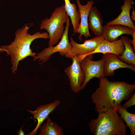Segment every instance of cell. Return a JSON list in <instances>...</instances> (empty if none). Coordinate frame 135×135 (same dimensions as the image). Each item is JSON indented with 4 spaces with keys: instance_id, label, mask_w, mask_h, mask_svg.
<instances>
[{
    "instance_id": "15",
    "label": "cell",
    "mask_w": 135,
    "mask_h": 135,
    "mask_svg": "<svg viewBox=\"0 0 135 135\" xmlns=\"http://www.w3.org/2000/svg\"><path fill=\"white\" fill-rule=\"evenodd\" d=\"M101 13L97 7L92 6L89 14L88 25L89 29L96 36H102L104 26Z\"/></svg>"
},
{
    "instance_id": "2",
    "label": "cell",
    "mask_w": 135,
    "mask_h": 135,
    "mask_svg": "<svg viewBox=\"0 0 135 135\" xmlns=\"http://www.w3.org/2000/svg\"><path fill=\"white\" fill-rule=\"evenodd\" d=\"M33 24H24L16 31L14 38L10 45L0 46V52H5L8 56L11 57L12 64L11 69L14 74L16 72L20 61L28 56L34 58L36 57L37 54L33 52L30 48V45L34 40L38 38H49L47 32H38L32 35L29 34L28 31Z\"/></svg>"
},
{
    "instance_id": "20",
    "label": "cell",
    "mask_w": 135,
    "mask_h": 135,
    "mask_svg": "<svg viewBox=\"0 0 135 135\" xmlns=\"http://www.w3.org/2000/svg\"><path fill=\"white\" fill-rule=\"evenodd\" d=\"M130 98L122 106L123 108L127 109L128 108L135 104V94H132Z\"/></svg>"
},
{
    "instance_id": "17",
    "label": "cell",
    "mask_w": 135,
    "mask_h": 135,
    "mask_svg": "<svg viewBox=\"0 0 135 135\" xmlns=\"http://www.w3.org/2000/svg\"><path fill=\"white\" fill-rule=\"evenodd\" d=\"M120 38L124 44L125 49L122 54L118 56V58L127 64L135 66V54L131 45V40L127 36H124L122 35Z\"/></svg>"
},
{
    "instance_id": "19",
    "label": "cell",
    "mask_w": 135,
    "mask_h": 135,
    "mask_svg": "<svg viewBox=\"0 0 135 135\" xmlns=\"http://www.w3.org/2000/svg\"><path fill=\"white\" fill-rule=\"evenodd\" d=\"M117 110L120 116L126 124V126L128 127L130 131V135L135 134V114L127 111V109L121 105L118 106Z\"/></svg>"
},
{
    "instance_id": "3",
    "label": "cell",
    "mask_w": 135,
    "mask_h": 135,
    "mask_svg": "<svg viewBox=\"0 0 135 135\" xmlns=\"http://www.w3.org/2000/svg\"><path fill=\"white\" fill-rule=\"evenodd\" d=\"M117 108L98 113L96 119L88 124L90 130L95 135H126V126L118 114Z\"/></svg>"
},
{
    "instance_id": "5",
    "label": "cell",
    "mask_w": 135,
    "mask_h": 135,
    "mask_svg": "<svg viewBox=\"0 0 135 135\" xmlns=\"http://www.w3.org/2000/svg\"><path fill=\"white\" fill-rule=\"evenodd\" d=\"M70 25V19L69 17L66 23L64 32L60 42L55 46L49 47L44 49L40 53L37 54V56L34 58V61L37 59L38 60L39 62L42 61L41 63L42 64L47 62L51 56L55 53L59 52V54L63 56L69 52L72 48L68 36Z\"/></svg>"
},
{
    "instance_id": "16",
    "label": "cell",
    "mask_w": 135,
    "mask_h": 135,
    "mask_svg": "<svg viewBox=\"0 0 135 135\" xmlns=\"http://www.w3.org/2000/svg\"><path fill=\"white\" fill-rule=\"evenodd\" d=\"M65 10L70 18L73 28V32L76 33L80 26V14L75 3H72L70 0H64Z\"/></svg>"
},
{
    "instance_id": "23",
    "label": "cell",
    "mask_w": 135,
    "mask_h": 135,
    "mask_svg": "<svg viewBox=\"0 0 135 135\" xmlns=\"http://www.w3.org/2000/svg\"><path fill=\"white\" fill-rule=\"evenodd\" d=\"M22 127L18 131L17 133L18 135H24V133L22 130Z\"/></svg>"
},
{
    "instance_id": "13",
    "label": "cell",
    "mask_w": 135,
    "mask_h": 135,
    "mask_svg": "<svg viewBox=\"0 0 135 135\" xmlns=\"http://www.w3.org/2000/svg\"><path fill=\"white\" fill-rule=\"evenodd\" d=\"M124 0L123 4L120 7L122 11L120 14L114 19L107 22L106 25L120 24L135 30V26L130 16V10L134 8V2L132 0Z\"/></svg>"
},
{
    "instance_id": "22",
    "label": "cell",
    "mask_w": 135,
    "mask_h": 135,
    "mask_svg": "<svg viewBox=\"0 0 135 135\" xmlns=\"http://www.w3.org/2000/svg\"><path fill=\"white\" fill-rule=\"evenodd\" d=\"M132 20L135 21V11L133 8L132 14L130 16Z\"/></svg>"
},
{
    "instance_id": "9",
    "label": "cell",
    "mask_w": 135,
    "mask_h": 135,
    "mask_svg": "<svg viewBox=\"0 0 135 135\" xmlns=\"http://www.w3.org/2000/svg\"><path fill=\"white\" fill-rule=\"evenodd\" d=\"M102 54V59L104 62L103 72L106 77L114 76V71L119 68H127L135 71V66L124 62L118 58L116 55L110 53Z\"/></svg>"
},
{
    "instance_id": "14",
    "label": "cell",
    "mask_w": 135,
    "mask_h": 135,
    "mask_svg": "<svg viewBox=\"0 0 135 135\" xmlns=\"http://www.w3.org/2000/svg\"><path fill=\"white\" fill-rule=\"evenodd\" d=\"M134 30L128 27L120 24L104 26L102 36L104 40L112 42L117 40L118 38L123 34L132 35Z\"/></svg>"
},
{
    "instance_id": "6",
    "label": "cell",
    "mask_w": 135,
    "mask_h": 135,
    "mask_svg": "<svg viewBox=\"0 0 135 135\" xmlns=\"http://www.w3.org/2000/svg\"><path fill=\"white\" fill-rule=\"evenodd\" d=\"M104 39L102 36H96L86 40L83 44H80L76 42L71 37L70 43L72 48L64 56L66 58L71 59L73 56H77L78 60L80 62L88 54L94 51Z\"/></svg>"
},
{
    "instance_id": "10",
    "label": "cell",
    "mask_w": 135,
    "mask_h": 135,
    "mask_svg": "<svg viewBox=\"0 0 135 135\" xmlns=\"http://www.w3.org/2000/svg\"><path fill=\"white\" fill-rule=\"evenodd\" d=\"M76 2L78 8V10L80 14V26L76 33L80 34L78 39L82 40V38L84 36L86 38L90 37L88 25V20L90 12L94 4L92 0L88 1L87 4L82 5L80 3V0H76Z\"/></svg>"
},
{
    "instance_id": "18",
    "label": "cell",
    "mask_w": 135,
    "mask_h": 135,
    "mask_svg": "<svg viewBox=\"0 0 135 135\" xmlns=\"http://www.w3.org/2000/svg\"><path fill=\"white\" fill-rule=\"evenodd\" d=\"M47 122L40 126L39 135H63V130L61 126L52 121L50 117L46 119Z\"/></svg>"
},
{
    "instance_id": "11",
    "label": "cell",
    "mask_w": 135,
    "mask_h": 135,
    "mask_svg": "<svg viewBox=\"0 0 135 135\" xmlns=\"http://www.w3.org/2000/svg\"><path fill=\"white\" fill-rule=\"evenodd\" d=\"M60 103V100H55L54 102L50 103L41 105L37 107L35 110L32 111L27 110L33 115V119L35 120H36L38 123L34 129L31 132L26 135H36L43 122L54 112Z\"/></svg>"
},
{
    "instance_id": "21",
    "label": "cell",
    "mask_w": 135,
    "mask_h": 135,
    "mask_svg": "<svg viewBox=\"0 0 135 135\" xmlns=\"http://www.w3.org/2000/svg\"><path fill=\"white\" fill-rule=\"evenodd\" d=\"M132 39L131 40V43L132 45L133 48L134 52L135 51V30L134 31L132 35Z\"/></svg>"
},
{
    "instance_id": "12",
    "label": "cell",
    "mask_w": 135,
    "mask_h": 135,
    "mask_svg": "<svg viewBox=\"0 0 135 135\" xmlns=\"http://www.w3.org/2000/svg\"><path fill=\"white\" fill-rule=\"evenodd\" d=\"M124 49V44L121 38L112 42L104 39L94 51L86 56H88L92 59L94 54L98 53H112L118 56L122 54Z\"/></svg>"
},
{
    "instance_id": "1",
    "label": "cell",
    "mask_w": 135,
    "mask_h": 135,
    "mask_svg": "<svg viewBox=\"0 0 135 135\" xmlns=\"http://www.w3.org/2000/svg\"><path fill=\"white\" fill-rule=\"evenodd\" d=\"M99 86L91 96L98 113L104 112L121 105L124 100L129 99L135 89V84L124 81H110L105 76L100 78Z\"/></svg>"
},
{
    "instance_id": "4",
    "label": "cell",
    "mask_w": 135,
    "mask_h": 135,
    "mask_svg": "<svg viewBox=\"0 0 135 135\" xmlns=\"http://www.w3.org/2000/svg\"><path fill=\"white\" fill-rule=\"evenodd\" d=\"M69 17L63 4L56 8L49 18L42 21L40 28L46 30L48 34L49 47L54 46L61 39L65 29L64 24Z\"/></svg>"
},
{
    "instance_id": "7",
    "label": "cell",
    "mask_w": 135,
    "mask_h": 135,
    "mask_svg": "<svg viewBox=\"0 0 135 135\" xmlns=\"http://www.w3.org/2000/svg\"><path fill=\"white\" fill-rule=\"evenodd\" d=\"M80 63L85 77L80 90H84L88 83L93 78H97L100 79L105 76L103 72L104 62L102 59L93 61L86 56L80 61Z\"/></svg>"
},
{
    "instance_id": "8",
    "label": "cell",
    "mask_w": 135,
    "mask_h": 135,
    "mask_svg": "<svg viewBox=\"0 0 135 135\" xmlns=\"http://www.w3.org/2000/svg\"><path fill=\"white\" fill-rule=\"evenodd\" d=\"M71 59L72 64L66 68L64 72L69 78L71 90L73 92L77 93L80 91L85 77L80 62L78 60V56H74Z\"/></svg>"
}]
</instances>
